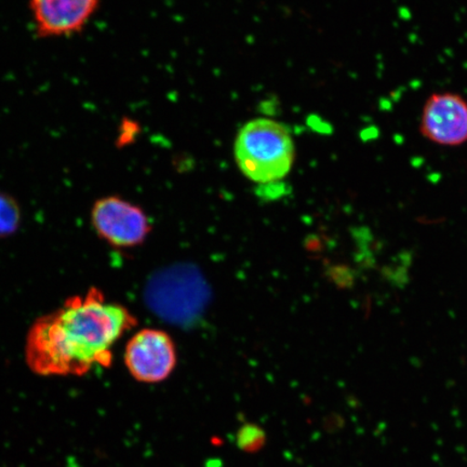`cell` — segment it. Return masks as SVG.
Instances as JSON below:
<instances>
[{
  "instance_id": "cell-2",
  "label": "cell",
  "mask_w": 467,
  "mask_h": 467,
  "mask_svg": "<svg viewBox=\"0 0 467 467\" xmlns=\"http://www.w3.org/2000/svg\"><path fill=\"white\" fill-rule=\"evenodd\" d=\"M234 150L239 169L254 182H276L294 165L295 144L288 128L272 119L247 122L238 133Z\"/></svg>"
},
{
  "instance_id": "cell-7",
  "label": "cell",
  "mask_w": 467,
  "mask_h": 467,
  "mask_svg": "<svg viewBox=\"0 0 467 467\" xmlns=\"http://www.w3.org/2000/svg\"><path fill=\"white\" fill-rule=\"evenodd\" d=\"M21 213L16 202L8 195L0 192V237L8 236L20 224Z\"/></svg>"
},
{
  "instance_id": "cell-3",
  "label": "cell",
  "mask_w": 467,
  "mask_h": 467,
  "mask_svg": "<svg viewBox=\"0 0 467 467\" xmlns=\"http://www.w3.org/2000/svg\"><path fill=\"white\" fill-rule=\"evenodd\" d=\"M91 220L99 236L114 247L139 246L150 232V222L143 210L117 196L97 201Z\"/></svg>"
},
{
  "instance_id": "cell-4",
  "label": "cell",
  "mask_w": 467,
  "mask_h": 467,
  "mask_svg": "<svg viewBox=\"0 0 467 467\" xmlns=\"http://www.w3.org/2000/svg\"><path fill=\"white\" fill-rule=\"evenodd\" d=\"M125 364L138 382L160 383L173 372L177 365V348L167 332L143 329L128 341Z\"/></svg>"
},
{
  "instance_id": "cell-6",
  "label": "cell",
  "mask_w": 467,
  "mask_h": 467,
  "mask_svg": "<svg viewBox=\"0 0 467 467\" xmlns=\"http://www.w3.org/2000/svg\"><path fill=\"white\" fill-rule=\"evenodd\" d=\"M101 0H29L35 31L42 38L79 34L96 16Z\"/></svg>"
},
{
  "instance_id": "cell-8",
  "label": "cell",
  "mask_w": 467,
  "mask_h": 467,
  "mask_svg": "<svg viewBox=\"0 0 467 467\" xmlns=\"http://www.w3.org/2000/svg\"><path fill=\"white\" fill-rule=\"evenodd\" d=\"M265 442V431L254 424L242 426L237 434V445L244 451L254 452L259 451Z\"/></svg>"
},
{
  "instance_id": "cell-5",
  "label": "cell",
  "mask_w": 467,
  "mask_h": 467,
  "mask_svg": "<svg viewBox=\"0 0 467 467\" xmlns=\"http://www.w3.org/2000/svg\"><path fill=\"white\" fill-rule=\"evenodd\" d=\"M420 132L431 143L457 148L467 143V101L454 92H435L426 99Z\"/></svg>"
},
{
  "instance_id": "cell-1",
  "label": "cell",
  "mask_w": 467,
  "mask_h": 467,
  "mask_svg": "<svg viewBox=\"0 0 467 467\" xmlns=\"http://www.w3.org/2000/svg\"><path fill=\"white\" fill-rule=\"evenodd\" d=\"M137 324L130 309L90 288L35 320L26 337V364L43 377H83L95 367L109 368L115 344Z\"/></svg>"
}]
</instances>
